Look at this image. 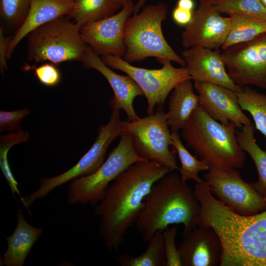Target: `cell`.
Segmentation results:
<instances>
[{
    "label": "cell",
    "instance_id": "obj_1",
    "mask_svg": "<svg viewBox=\"0 0 266 266\" xmlns=\"http://www.w3.org/2000/svg\"><path fill=\"white\" fill-rule=\"evenodd\" d=\"M172 171L156 161L135 163L122 172L107 188L103 199L94 206L100 218L99 233L109 251L124 242L129 229L135 225L152 186Z\"/></svg>",
    "mask_w": 266,
    "mask_h": 266
},
{
    "label": "cell",
    "instance_id": "obj_2",
    "mask_svg": "<svg viewBox=\"0 0 266 266\" xmlns=\"http://www.w3.org/2000/svg\"><path fill=\"white\" fill-rule=\"evenodd\" d=\"M200 206L198 225L212 228L222 244L220 266H266V209L243 216L215 198L205 183L194 189Z\"/></svg>",
    "mask_w": 266,
    "mask_h": 266
},
{
    "label": "cell",
    "instance_id": "obj_3",
    "mask_svg": "<svg viewBox=\"0 0 266 266\" xmlns=\"http://www.w3.org/2000/svg\"><path fill=\"white\" fill-rule=\"evenodd\" d=\"M173 171L152 186L144 200V207L135 228L147 242L158 231L170 225L182 224L183 231L197 226L200 206L190 186Z\"/></svg>",
    "mask_w": 266,
    "mask_h": 266
},
{
    "label": "cell",
    "instance_id": "obj_4",
    "mask_svg": "<svg viewBox=\"0 0 266 266\" xmlns=\"http://www.w3.org/2000/svg\"><path fill=\"white\" fill-rule=\"evenodd\" d=\"M236 128L232 122L223 124L214 120L199 104L182 129V136L210 167L239 169L244 165L246 154L237 142Z\"/></svg>",
    "mask_w": 266,
    "mask_h": 266
},
{
    "label": "cell",
    "instance_id": "obj_5",
    "mask_svg": "<svg viewBox=\"0 0 266 266\" xmlns=\"http://www.w3.org/2000/svg\"><path fill=\"white\" fill-rule=\"evenodd\" d=\"M167 13V5L163 2L142 7L127 20L124 31L126 50L124 60L129 63L147 58L165 59L185 66L182 57L167 43L162 28Z\"/></svg>",
    "mask_w": 266,
    "mask_h": 266
},
{
    "label": "cell",
    "instance_id": "obj_6",
    "mask_svg": "<svg viewBox=\"0 0 266 266\" xmlns=\"http://www.w3.org/2000/svg\"><path fill=\"white\" fill-rule=\"evenodd\" d=\"M28 58L39 63L55 64L81 61L87 44L75 22L62 17L44 24L27 35Z\"/></svg>",
    "mask_w": 266,
    "mask_h": 266
},
{
    "label": "cell",
    "instance_id": "obj_7",
    "mask_svg": "<svg viewBox=\"0 0 266 266\" xmlns=\"http://www.w3.org/2000/svg\"><path fill=\"white\" fill-rule=\"evenodd\" d=\"M144 161L135 152L130 133L124 131L117 146L96 172L69 183L68 203L88 204L94 207L103 199L107 188L119 175L133 164Z\"/></svg>",
    "mask_w": 266,
    "mask_h": 266
},
{
    "label": "cell",
    "instance_id": "obj_8",
    "mask_svg": "<svg viewBox=\"0 0 266 266\" xmlns=\"http://www.w3.org/2000/svg\"><path fill=\"white\" fill-rule=\"evenodd\" d=\"M123 132L120 110L113 109L108 122L105 125L100 126L94 144L77 164L58 175L40 178L39 188L30 195L21 198L22 205L28 208L36 200L46 197L56 188L69 181L94 173L105 160L110 144L120 136Z\"/></svg>",
    "mask_w": 266,
    "mask_h": 266
},
{
    "label": "cell",
    "instance_id": "obj_9",
    "mask_svg": "<svg viewBox=\"0 0 266 266\" xmlns=\"http://www.w3.org/2000/svg\"><path fill=\"white\" fill-rule=\"evenodd\" d=\"M122 129L130 133L135 152L144 160L156 161L172 171L179 170L176 152L169 148L171 133L163 107L135 121H122Z\"/></svg>",
    "mask_w": 266,
    "mask_h": 266
},
{
    "label": "cell",
    "instance_id": "obj_10",
    "mask_svg": "<svg viewBox=\"0 0 266 266\" xmlns=\"http://www.w3.org/2000/svg\"><path fill=\"white\" fill-rule=\"evenodd\" d=\"M101 59L108 66L125 73L138 85L147 100L148 115L154 113L156 106L164 107L167 96L179 83L191 79L186 66L175 67L167 59H157L163 65L161 68L147 69L133 66L119 56L105 55Z\"/></svg>",
    "mask_w": 266,
    "mask_h": 266
},
{
    "label": "cell",
    "instance_id": "obj_11",
    "mask_svg": "<svg viewBox=\"0 0 266 266\" xmlns=\"http://www.w3.org/2000/svg\"><path fill=\"white\" fill-rule=\"evenodd\" d=\"M203 178L213 196L234 213L249 216L266 209V199L243 180L237 168L211 166Z\"/></svg>",
    "mask_w": 266,
    "mask_h": 266
},
{
    "label": "cell",
    "instance_id": "obj_12",
    "mask_svg": "<svg viewBox=\"0 0 266 266\" xmlns=\"http://www.w3.org/2000/svg\"><path fill=\"white\" fill-rule=\"evenodd\" d=\"M221 56L235 84L266 89V32L223 50Z\"/></svg>",
    "mask_w": 266,
    "mask_h": 266
},
{
    "label": "cell",
    "instance_id": "obj_13",
    "mask_svg": "<svg viewBox=\"0 0 266 266\" xmlns=\"http://www.w3.org/2000/svg\"><path fill=\"white\" fill-rule=\"evenodd\" d=\"M230 17H224L211 5L200 3L191 22L184 27L181 44L185 48L221 49L230 30Z\"/></svg>",
    "mask_w": 266,
    "mask_h": 266
},
{
    "label": "cell",
    "instance_id": "obj_14",
    "mask_svg": "<svg viewBox=\"0 0 266 266\" xmlns=\"http://www.w3.org/2000/svg\"><path fill=\"white\" fill-rule=\"evenodd\" d=\"M130 3L118 12L87 24L80 28L81 35L86 44L98 55L123 57L125 50L124 31L126 22L133 13Z\"/></svg>",
    "mask_w": 266,
    "mask_h": 266
},
{
    "label": "cell",
    "instance_id": "obj_15",
    "mask_svg": "<svg viewBox=\"0 0 266 266\" xmlns=\"http://www.w3.org/2000/svg\"><path fill=\"white\" fill-rule=\"evenodd\" d=\"M178 249L182 266L220 265L222 242L210 227L198 225L190 230L183 231Z\"/></svg>",
    "mask_w": 266,
    "mask_h": 266
},
{
    "label": "cell",
    "instance_id": "obj_16",
    "mask_svg": "<svg viewBox=\"0 0 266 266\" xmlns=\"http://www.w3.org/2000/svg\"><path fill=\"white\" fill-rule=\"evenodd\" d=\"M194 88L203 110L214 120L223 124L233 123L238 129L252 123L243 113L235 92L214 83L194 82Z\"/></svg>",
    "mask_w": 266,
    "mask_h": 266
},
{
    "label": "cell",
    "instance_id": "obj_17",
    "mask_svg": "<svg viewBox=\"0 0 266 266\" xmlns=\"http://www.w3.org/2000/svg\"><path fill=\"white\" fill-rule=\"evenodd\" d=\"M81 62L85 67L98 71L110 84L114 95L108 103L112 109H123L130 121H135L140 118L134 110L133 103L136 97L144 96V94L130 76L115 72L89 46H87Z\"/></svg>",
    "mask_w": 266,
    "mask_h": 266
},
{
    "label": "cell",
    "instance_id": "obj_18",
    "mask_svg": "<svg viewBox=\"0 0 266 266\" xmlns=\"http://www.w3.org/2000/svg\"><path fill=\"white\" fill-rule=\"evenodd\" d=\"M191 79L214 83L229 88L236 93L242 87L235 84L230 78L221 56L220 49L202 47L185 49L181 56Z\"/></svg>",
    "mask_w": 266,
    "mask_h": 266
},
{
    "label": "cell",
    "instance_id": "obj_19",
    "mask_svg": "<svg viewBox=\"0 0 266 266\" xmlns=\"http://www.w3.org/2000/svg\"><path fill=\"white\" fill-rule=\"evenodd\" d=\"M75 0H31L28 14L10 39L7 53L9 59L15 47L36 28L56 19L68 15Z\"/></svg>",
    "mask_w": 266,
    "mask_h": 266
},
{
    "label": "cell",
    "instance_id": "obj_20",
    "mask_svg": "<svg viewBox=\"0 0 266 266\" xmlns=\"http://www.w3.org/2000/svg\"><path fill=\"white\" fill-rule=\"evenodd\" d=\"M16 217L17 225L13 233L5 237L7 249L3 255L2 264L6 266H23L33 246L43 232L42 228L29 224L20 209Z\"/></svg>",
    "mask_w": 266,
    "mask_h": 266
},
{
    "label": "cell",
    "instance_id": "obj_21",
    "mask_svg": "<svg viewBox=\"0 0 266 266\" xmlns=\"http://www.w3.org/2000/svg\"><path fill=\"white\" fill-rule=\"evenodd\" d=\"M200 104L191 79L179 83L172 90L168 102L166 120L171 132L182 129Z\"/></svg>",
    "mask_w": 266,
    "mask_h": 266
},
{
    "label": "cell",
    "instance_id": "obj_22",
    "mask_svg": "<svg viewBox=\"0 0 266 266\" xmlns=\"http://www.w3.org/2000/svg\"><path fill=\"white\" fill-rule=\"evenodd\" d=\"M255 126L251 123L236 131L237 142L252 159L258 173V179L251 183L254 189L266 199V151L262 150L254 137Z\"/></svg>",
    "mask_w": 266,
    "mask_h": 266
},
{
    "label": "cell",
    "instance_id": "obj_23",
    "mask_svg": "<svg viewBox=\"0 0 266 266\" xmlns=\"http://www.w3.org/2000/svg\"><path fill=\"white\" fill-rule=\"evenodd\" d=\"M120 8L116 0H75L67 17L81 28L115 14Z\"/></svg>",
    "mask_w": 266,
    "mask_h": 266
},
{
    "label": "cell",
    "instance_id": "obj_24",
    "mask_svg": "<svg viewBox=\"0 0 266 266\" xmlns=\"http://www.w3.org/2000/svg\"><path fill=\"white\" fill-rule=\"evenodd\" d=\"M229 16L231 21V28L222 46V50L251 40L266 32V19L241 14Z\"/></svg>",
    "mask_w": 266,
    "mask_h": 266
},
{
    "label": "cell",
    "instance_id": "obj_25",
    "mask_svg": "<svg viewBox=\"0 0 266 266\" xmlns=\"http://www.w3.org/2000/svg\"><path fill=\"white\" fill-rule=\"evenodd\" d=\"M147 243L140 255L133 257L124 253L116 256L115 259L121 266H166L163 231H157Z\"/></svg>",
    "mask_w": 266,
    "mask_h": 266
},
{
    "label": "cell",
    "instance_id": "obj_26",
    "mask_svg": "<svg viewBox=\"0 0 266 266\" xmlns=\"http://www.w3.org/2000/svg\"><path fill=\"white\" fill-rule=\"evenodd\" d=\"M236 93L238 102L242 110L250 114L255 128L266 138V95L259 93L247 86L242 87L241 91Z\"/></svg>",
    "mask_w": 266,
    "mask_h": 266
},
{
    "label": "cell",
    "instance_id": "obj_27",
    "mask_svg": "<svg viewBox=\"0 0 266 266\" xmlns=\"http://www.w3.org/2000/svg\"><path fill=\"white\" fill-rule=\"evenodd\" d=\"M172 146L178 154L180 162V176L184 181L193 180L199 183L203 181L199 173L201 171L208 170L209 164L202 160H198L197 155L193 156L182 143L178 132H171Z\"/></svg>",
    "mask_w": 266,
    "mask_h": 266
},
{
    "label": "cell",
    "instance_id": "obj_28",
    "mask_svg": "<svg viewBox=\"0 0 266 266\" xmlns=\"http://www.w3.org/2000/svg\"><path fill=\"white\" fill-rule=\"evenodd\" d=\"M30 138L28 133L22 130L14 133L1 135L0 139V164L1 170L9 187L15 196L19 194L18 183L13 176L7 160V154L10 148L13 145L27 141Z\"/></svg>",
    "mask_w": 266,
    "mask_h": 266
},
{
    "label": "cell",
    "instance_id": "obj_29",
    "mask_svg": "<svg viewBox=\"0 0 266 266\" xmlns=\"http://www.w3.org/2000/svg\"><path fill=\"white\" fill-rule=\"evenodd\" d=\"M212 5L221 14H241L266 19V7L260 0H217Z\"/></svg>",
    "mask_w": 266,
    "mask_h": 266
},
{
    "label": "cell",
    "instance_id": "obj_30",
    "mask_svg": "<svg viewBox=\"0 0 266 266\" xmlns=\"http://www.w3.org/2000/svg\"><path fill=\"white\" fill-rule=\"evenodd\" d=\"M31 0H0V15L7 24L18 28L28 14Z\"/></svg>",
    "mask_w": 266,
    "mask_h": 266
},
{
    "label": "cell",
    "instance_id": "obj_31",
    "mask_svg": "<svg viewBox=\"0 0 266 266\" xmlns=\"http://www.w3.org/2000/svg\"><path fill=\"white\" fill-rule=\"evenodd\" d=\"M55 65L49 63L37 67L26 65L24 69H33L35 76L41 84L48 87H54L60 83L62 78L60 70Z\"/></svg>",
    "mask_w": 266,
    "mask_h": 266
},
{
    "label": "cell",
    "instance_id": "obj_32",
    "mask_svg": "<svg viewBox=\"0 0 266 266\" xmlns=\"http://www.w3.org/2000/svg\"><path fill=\"white\" fill-rule=\"evenodd\" d=\"M177 228L168 227L163 231L166 266H182L178 247L176 244Z\"/></svg>",
    "mask_w": 266,
    "mask_h": 266
},
{
    "label": "cell",
    "instance_id": "obj_33",
    "mask_svg": "<svg viewBox=\"0 0 266 266\" xmlns=\"http://www.w3.org/2000/svg\"><path fill=\"white\" fill-rule=\"evenodd\" d=\"M30 113L28 108L11 111H0V132L12 133L21 130L20 121Z\"/></svg>",
    "mask_w": 266,
    "mask_h": 266
},
{
    "label": "cell",
    "instance_id": "obj_34",
    "mask_svg": "<svg viewBox=\"0 0 266 266\" xmlns=\"http://www.w3.org/2000/svg\"><path fill=\"white\" fill-rule=\"evenodd\" d=\"M194 11L176 6L172 12L173 21L178 25L185 27L192 21Z\"/></svg>",
    "mask_w": 266,
    "mask_h": 266
},
{
    "label": "cell",
    "instance_id": "obj_35",
    "mask_svg": "<svg viewBox=\"0 0 266 266\" xmlns=\"http://www.w3.org/2000/svg\"><path fill=\"white\" fill-rule=\"evenodd\" d=\"M11 38L6 37L2 28H0V69L1 73L7 69V53Z\"/></svg>",
    "mask_w": 266,
    "mask_h": 266
},
{
    "label": "cell",
    "instance_id": "obj_36",
    "mask_svg": "<svg viewBox=\"0 0 266 266\" xmlns=\"http://www.w3.org/2000/svg\"><path fill=\"white\" fill-rule=\"evenodd\" d=\"M176 6L190 11H194L195 4L194 0H178Z\"/></svg>",
    "mask_w": 266,
    "mask_h": 266
},
{
    "label": "cell",
    "instance_id": "obj_37",
    "mask_svg": "<svg viewBox=\"0 0 266 266\" xmlns=\"http://www.w3.org/2000/svg\"><path fill=\"white\" fill-rule=\"evenodd\" d=\"M146 0H138L136 3L134 5L133 13H137L140 9L143 7V5Z\"/></svg>",
    "mask_w": 266,
    "mask_h": 266
},
{
    "label": "cell",
    "instance_id": "obj_38",
    "mask_svg": "<svg viewBox=\"0 0 266 266\" xmlns=\"http://www.w3.org/2000/svg\"><path fill=\"white\" fill-rule=\"evenodd\" d=\"M200 3L206 5H212L217 0H198Z\"/></svg>",
    "mask_w": 266,
    "mask_h": 266
},
{
    "label": "cell",
    "instance_id": "obj_39",
    "mask_svg": "<svg viewBox=\"0 0 266 266\" xmlns=\"http://www.w3.org/2000/svg\"><path fill=\"white\" fill-rule=\"evenodd\" d=\"M118 3L120 4L121 7H123L125 5L133 2V0H116Z\"/></svg>",
    "mask_w": 266,
    "mask_h": 266
},
{
    "label": "cell",
    "instance_id": "obj_40",
    "mask_svg": "<svg viewBox=\"0 0 266 266\" xmlns=\"http://www.w3.org/2000/svg\"><path fill=\"white\" fill-rule=\"evenodd\" d=\"M261 3L266 7V0H260Z\"/></svg>",
    "mask_w": 266,
    "mask_h": 266
}]
</instances>
